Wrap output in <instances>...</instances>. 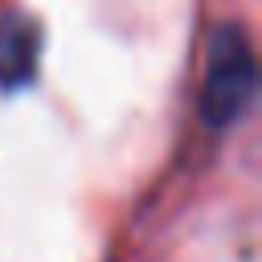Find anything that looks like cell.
I'll list each match as a JSON object with an SVG mask.
<instances>
[{
	"label": "cell",
	"mask_w": 262,
	"mask_h": 262,
	"mask_svg": "<svg viewBox=\"0 0 262 262\" xmlns=\"http://www.w3.org/2000/svg\"><path fill=\"white\" fill-rule=\"evenodd\" d=\"M258 94V61L242 25H217L205 53L201 119L209 127H233Z\"/></svg>",
	"instance_id": "obj_1"
},
{
	"label": "cell",
	"mask_w": 262,
	"mask_h": 262,
	"mask_svg": "<svg viewBox=\"0 0 262 262\" xmlns=\"http://www.w3.org/2000/svg\"><path fill=\"white\" fill-rule=\"evenodd\" d=\"M41 29L25 12L0 16V90H25L37 78Z\"/></svg>",
	"instance_id": "obj_2"
}]
</instances>
